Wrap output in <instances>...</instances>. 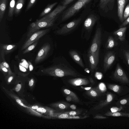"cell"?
<instances>
[{"label": "cell", "mask_w": 129, "mask_h": 129, "mask_svg": "<svg viewBox=\"0 0 129 129\" xmlns=\"http://www.w3.org/2000/svg\"><path fill=\"white\" fill-rule=\"evenodd\" d=\"M92 0H78L63 13L62 18L63 21L67 20L74 15Z\"/></svg>", "instance_id": "obj_1"}, {"label": "cell", "mask_w": 129, "mask_h": 129, "mask_svg": "<svg viewBox=\"0 0 129 129\" xmlns=\"http://www.w3.org/2000/svg\"><path fill=\"white\" fill-rule=\"evenodd\" d=\"M55 19H41L35 23H32L30 26L27 35L29 37L33 33L42 28L53 26Z\"/></svg>", "instance_id": "obj_2"}, {"label": "cell", "mask_w": 129, "mask_h": 129, "mask_svg": "<svg viewBox=\"0 0 129 129\" xmlns=\"http://www.w3.org/2000/svg\"><path fill=\"white\" fill-rule=\"evenodd\" d=\"M102 31L101 28L98 27L93 38L88 53L99 55L101 43Z\"/></svg>", "instance_id": "obj_3"}, {"label": "cell", "mask_w": 129, "mask_h": 129, "mask_svg": "<svg viewBox=\"0 0 129 129\" xmlns=\"http://www.w3.org/2000/svg\"><path fill=\"white\" fill-rule=\"evenodd\" d=\"M82 21V18L74 20L64 25L56 31V33L58 35H64L70 33L75 29Z\"/></svg>", "instance_id": "obj_4"}, {"label": "cell", "mask_w": 129, "mask_h": 129, "mask_svg": "<svg viewBox=\"0 0 129 129\" xmlns=\"http://www.w3.org/2000/svg\"><path fill=\"white\" fill-rule=\"evenodd\" d=\"M67 67L64 65H59L52 66L43 70L54 73L57 76L61 77L64 76L65 73H73L71 69Z\"/></svg>", "instance_id": "obj_5"}, {"label": "cell", "mask_w": 129, "mask_h": 129, "mask_svg": "<svg viewBox=\"0 0 129 129\" xmlns=\"http://www.w3.org/2000/svg\"><path fill=\"white\" fill-rule=\"evenodd\" d=\"M49 31V29H47L37 31L33 33L24 44L22 47L21 50H23L26 49L29 46L45 35Z\"/></svg>", "instance_id": "obj_6"}, {"label": "cell", "mask_w": 129, "mask_h": 129, "mask_svg": "<svg viewBox=\"0 0 129 129\" xmlns=\"http://www.w3.org/2000/svg\"><path fill=\"white\" fill-rule=\"evenodd\" d=\"M50 44L47 43L44 44L39 51L35 59V63L37 64L43 61L47 57L50 50Z\"/></svg>", "instance_id": "obj_7"}, {"label": "cell", "mask_w": 129, "mask_h": 129, "mask_svg": "<svg viewBox=\"0 0 129 129\" xmlns=\"http://www.w3.org/2000/svg\"><path fill=\"white\" fill-rule=\"evenodd\" d=\"M113 76L116 80L123 83H129L128 77L118 64L117 65L116 70L113 74Z\"/></svg>", "instance_id": "obj_8"}, {"label": "cell", "mask_w": 129, "mask_h": 129, "mask_svg": "<svg viewBox=\"0 0 129 129\" xmlns=\"http://www.w3.org/2000/svg\"><path fill=\"white\" fill-rule=\"evenodd\" d=\"M98 20L97 17L91 14L86 20L84 23V28L86 31L90 33Z\"/></svg>", "instance_id": "obj_9"}, {"label": "cell", "mask_w": 129, "mask_h": 129, "mask_svg": "<svg viewBox=\"0 0 129 129\" xmlns=\"http://www.w3.org/2000/svg\"><path fill=\"white\" fill-rule=\"evenodd\" d=\"M115 59V54L112 52H109L106 54L104 61V68L105 71L111 67Z\"/></svg>", "instance_id": "obj_10"}, {"label": "cell", "mask_w": 129, "mask_h": 129, "mask_svg": "<svg viewBox=\"0 0 129 129\" xmlns=\"http://www.w3.org/2000/svg\"><path fill=\"white\" fill-rule=\"evenodd\" d=\"M67 5L59 6L51 13L47 15L41 19H55L59 14L60 13L67 7Z\"/></svg>", "instance_id": "obj_11"}, {"label": "cell", "mask_w": 129, "mask_h": 129, "mask_svg": "<svg viewBox=\"0 0 129 129\" xmlns=\"http://www.w3.org/2000/svg\"><path fill=\"white\" fill-rule=\"evenodd\" d=\"M90 66L91 70H94L97 67L99 62V55L88 53Z\"/></svg>", "instance_id": "obj_12"}, {"label": "cell", "mask_w": 129, "mask_h": 129, "mask_svg": "<svg viewBox=\"0 0 129 129\" xmlns=\"http://www.w3.org/2000/svg\"><path fill=\"white\" fill-rule=\"evenodd\" d=\"M126 2L127 0H117L118 16L122 23L124 21L123 17V10Z\"/></svg>", "instance_id": "obj_13"}, {"label": "cell", "mask_w": 129, "mask_h": 129, "mask_svg": "<svg viewBox=\"0 0 129 129\" xmlns=\"http://www.w3.org/2000/svg\"><path fill=\"white\" fill-rule=\"evenodd\" d=\"M115 0H100V6L101 8L105 9L107 7L109 10L112 9Z\"/></svg>", "instance_id": "obj_14"}, {"label": "cell", "mask_w": 129, "mask_h": 129, "mask_svg": "<svg viewBox=\"0 0 129 129\" xmlns=\"http://www.w3.org/2000/svg\"><path fill=\"white\" fill-rule=\"evenodd\" d=\"M69 54L79 66L83 68L84 67L82 59L77 52L75 51H71L69 52Z\"/></svg>", "instance_id": "obj_15"}, {"label": "cell", "mask_w": 129, "mask_h": 129, "mask_svg": "<svg viewBox=\"0 0 129 129\" xmlns=\"http://www.w3.org/2000/svg\"><path fill=\"white\" fill-rule=\"evenodd\" d=\"M127 29L126 27L120 28L115 31L113 34L121 41H123L125 39V33Z\"/></svg>", "instance_id": "obj_16"}, {"label": "cell", "mask_w": 129, "mask_h": 129, "mask_svg": "<svg viewBox=\"0 0 129 129\" xmlns=\"http://www.w3.org/2000/svg\"><path fill=\"white\" fill-rule=\"evenodd\" d=\"M7 0H2L0 3V22H1L3 18L7 5Z\"/></svg>", "instance_id": "obj_17"}, {"label": "cell", "mask_w": 129, "mask_h": 129, "mask_svg": "<svg viewBox=\"0 0 129 129\" xmlns=\"http://www.w3.org/2000/svg\"><path fill=\"white\" fill-rule=\"evenodd\" d=\"M24 0H18L14 9V12L16 14H18L20 12L24 4Z\"/></svg>", "instance_id": "obj_18"}, {"label": "cell", "mask_w": 129, "mask_h": 129, "mask_svg": "<svg viewBox=\"0 0 129 129\" xmlns=\"http://www.w3.org/2000/svg\"><path fill=\"white\" fill-rule=\"evenodd\" d=\"M107 116L112 117H129V113L117 112L112 113L109 112L106 114Z\"/></svg>", "instance_id": "obj_19"}, {"label": "cell", "mask_w": 129, "mask_h": 129, "mask_svg": "<svg viewBox=\"0 0 129 129\" xmlns=\"http://www.w3.org/2000/svg\"><path fill=\"white\" fill-rule=\"evenodd\" d=\"M115 42L112 36H109L106 43V47L107 49H111L115 46Z\"/></svg>", "instance_id": "obj_20"}, {"label": "cell", "mask_w": 129, "mask_h": 129, "mask_svg": "<svg viewBox=\"0 0 129 129\" xmlns=\"http://www.w3.org/2000/svg\"><path fill=\"white\" fill-rule=\"evenodd\" d=\"M16 0H11L9 5L8 15L10 17L13 16L15 8Z\"/></svg>", "instance_id": "obj_21"}, {"label": "cell", "mask_w": 129, "mask_h": 129, "mask_svg": "<svg viewBox=\"0 0 129 129\" xmlns=\"http://www.w3.org/2000/svg\"><path fill=\"white\" fill-rule=\"evenodd\" d=\"M57 4V2H55L49 5L41 13L40 17H43L50 12L53 8L56 6Z\"/></svg>", "instance_id": "obj_22"}, {"label": "cell", "mask_w": 129, "mask_h": 129, "mask_svg": "<svg viewBox=\"0 0 129 129\" xmlns=\"http://www.w3.org/2000/svg\"><path fill=\"white\" fill-rule=\"evenodd\" d=\"M16 46L12 45H4L2 47V48L6 52L9 53L13 50Z\"/></svg>", "instance_id": "obj_23"}, {"label": "cell", "mask_w": 129, "mask_h": 129, "mask_svg": "<svg viewBox=\"0 0 129 129\" xmlns=\"http://www.w3.org/2000/svg\"><path fill=\"white\" fill-rule=\"evenodd\" d=\"M38 40L28 47L23 52V53L26 54L33 50L36 46L38 42Z\"/></svg>", "instance_id": "obj_24"}, {"label": "cell", "mask_w": 129, "mask_h": 129, "mask_svg": "<svg viewBox=\"0 0 129 129\" xmlns=\"http://www.w3.org/2000/svg\"><path fill=\"white\" fill-rule=\"evenodd\" d=\"M108 87L109 89L116 93L118 92L120 90V86L117 85H109Z\"/></svg>", "instance_id": "obj_25"}, {"label": "cell", "mask_w": 129, "mask_h": 129, "mask_svg": "<svg viewBox=\"0 0 129 129\" xmlns=\"http://www.w3.org/2000/svg\"><path fill=\"white\" fill-rule=\"evenodd\" d=\"M129 17V3L126 7L123 13V17L124 20H125Z\"/></svg>", "instance_id": "obj_26"}, {"label": "cell", "mask_w": 129, "mask_h": 129, "mask_svg": "<svg viewBox=\"0 0 129 129\" xmlns=\"http://www.w3.org/2000/svg\"><path fill=\"white\" fill-rule=\"evenodd\" d=\"M122 109L123 107L121 106L120 108L114 107L111 108V112L114 113L120 111L122 110Z\"/></svg>", "instance_id": "obj_27"}, {"label": "cell", "mask_w": 129, "mask_h": 129, "mask_svg": "<svg viewBox=\"0 0 129 129\" xmlns=\"http://www.w3.org/2000/svg\"><path fill=\"white\" fill-rule=\"evenodd\" d=\"M36 0H30L28 4L26 11H27L30 8L33 6Z\"/></svg>", "instance_id": "obj_28"}, {"label": "cell", "mask_w": 129, "mask_h": 129, "mask_svg": "<svg viewBox=\"0 0 129 129\" xmlns=\"http://www.w3.org/2000/svg\"><path fill=\"white\" fill-rule=\"evenodd\" d=\"M129 24V17L123 22L120 27V28L125 27Z\"/></svg>", "instance_id": "obj_29"}, {"label": "cell", "mask_w": 129, "mask_h": 129, "mask_svg": "<svg viewBox=\"0 0 129 129\" xmlns=\"http://www.w3.org/2000/svg\"><path fill=\"white\" fill-rule=\"evenodd\" d=\"M100 90L103 92H105L107 90L106 85L103 83L100 84Z\"/></svg>", "instance_id": "obj_30"}, {"label": "cell", "mask_w": 129, "mask_h": 129, "mask_svg": "<svg viewBox=\"0 0 129 129\" xmlns=\"http://www.w3.org/2000/svg\"><path fill=\"white\" fill-rule=\"evenodd\" d=\"M123 53L129 65V51H125L123 52Z\"/></svg>", "instance_id": "obj_31"}, {"label": "cell", "mask_w": 129, "mask_h": 129, "mask_svg": "<svg viewBox=\"0 0 129 129\" xmlns=\"http://www.w3.org/2000/svg\"><path fill=\"white\" fill-rule=\"evenodd\" d=\"M75 0H63L62 4L64 6L68 5Z\"/></svg>", "instance_id": "obj_32"}, {"label": "cell", "mask_w": 129, "mask_h": 129, "mask_svg": "<svg viewBox=\"0 0 129 129\" xmlns=\"http://www.w3.org/2000/svg\"><path fill=\"white\" fill-rule=\"evenodd\" d=\"M1 63L3 65L7 68L8 71L10 72L11 71L8 64L5 61H4Z\"/></svg>", "instance_id": "obj_33"}, {"label": "cell", "mask_w": 129, "mask_h": 129, "mask_svg": "<svg viewBox=\"0 0 129 129\" xmlns=\"http://www.w3.org/2000/svg\"><path fill=\"white\" fill-rule=\"evenodd\" d=\"M37 111L42 113H44L46 112V111L45 109L41 107L38 108L37 109Z\"/></svg>", "instance_id": "obj_34"}, {"label": "cell", "mask_w": 129, "mask_h": 129, "mask_svg": "<svg viewBox=\"0 0 129 129\" xmlns=\"http://www.w3.org/2000/svg\"><path fill=\"white\" fill-rule=\"evenodd\" d=\"M0 68L4 72H7L8 71L7 68L3 65L1 63L0 64Z\"/></svg>", "instance_id": "obj_35"}, {"label": "cell", "mask_w": 129, "mask_h": 129, "mask_svg": "<svg viewBox=\"0 0 129 129\" xmlns=\"http://www.w3.org/2000/svg\"><path fill=\"white\" fill-rule=\"evenodd\" d=\"M21 88V84H18L16 88V90L17 92H18L20 90Z\"/></svg>", "instance_id": "obj_36"}, {"label": "cell", "mask_w": 129, "mask_h": 129, "mask_svg": "<svg viewBox=\"0 0 129 129\" xmlns=\"http://www.w3.org/2000/svg\"><path fill=\"white\" fill-rule=\"evenodd\" d=\"M96 76L98 79H100L102 77V73L98 72L96 74Z\"/></svg>", "instance_id": "obj_37"}, {"label": "cell", "mask_w": 129, "mask_h": 129, "mask_svg": "<svg viewBox=\"0 0 129 129\" xmlns=\"http://www.w3.org/2000/svg\"><path fill=\"white\" fill-rule=\"evenodd\" d=\"M68 116L66 114H64L60 115L59 117L61 118H68Z\"/></svg>", "instance_id": "obj_38"}, {"label": "cell", "mask_w": 129, "mask_h": 129, "mask_svg": "<svg viewBox=\"0 0 129 129\" xmlns=\"http://www.w3.org/2000/svg\"><path fill=\"white\" fill-rule=\"evenodd\" d=\"M127 101L126 99H123L121 101L120 103L122 105H124L127 103Z\"/></svg>", "instance_id": "obj_39"}, {"label": "cell", "mask_w": 129, "mask_h": 129, "mask_svg": "<svg viewBox=\"0 0 129 129\" xmlns=\"http://www.w3.org/2000/svg\"><path fill=\"white\" fill-rule=\"evenodd\" d=\"M28 63L29 64V70L30 71H32L33 70V65H32L31 63L29 61Z\"/></svg>", "instance_id": "obj_40"}, {"label": "cell", "mask_w": 129, "mask_h": 129, "mask_svg": "<svg viewBox=\"0 0 129 129\" xmlns=\"http://www.w3.org/2000/svg\"><path fill=\"white\" fill-rule=\"evenodd\" d=\"M16 101L20 105L22 106H23V104L20 100H19V99H17L16 100Z\"/></svg>", "instance_id": "obj_41"}, {"label": "cell", "mask_w": 129, "mask_h": 129, "mask_svg": "<svg viewBox=\"0 0 129 129\" xmlns=\"http://www.w3.org/2000/svg\"><path fill=\"white\" fill-rule=\"evenodd\" d=\"M91 95L94 97H95L97 95V93L95 91H92L91 92Z\"/></svg>", "instance_id": "obj_42"}, {"label": "cell", "mask_w": 129, "mask_h": 129, "mask_svg": "<svg viewBox=\"0 0 129 129\" xmlns=\"http://www.w3.org/2000/svg\"><path fill=\"white\" fill-rule=\"evenodd\" d=\"M34 83V80L33 79H31L29 81V86L30 87L32 86Z\"/></svg>", "instance_id": "obj_43"}, {"label": "cell", "mask_w": 129, "mask_h": 129, "mask_svg": "<svg viewBox=\"0 0 129 129\" xmlns=\"http://www.w3.org/2000/svg\"><path fill=\"white\" fill-rule=\"evenodd\" d=\"M59 108L61 109H64L66 107L65 106L62 104H59Z\"/></svg>", "instance_id": "obj_44"}, {"label": "cell", "mask_w": 129, "mask_h": 129, "mask_svg": "<svg viewBox=\"0 0 129 129\" xmlns=\"http://www.w3.org/2000/svg\"><path fill=\"white\" fill-rule=\"evenodd\" d=\"M64 93L67 94H69L70 93V91L68 90H67V89H65V90H64Z\"/></svg>", "instance_id": "obj_45"}, {"label": "cell", "mask_w": 129, "mask_h": 129, "mask_svg": "<svg viewBox=\"0 0 129 129\" xmlns=\"http://www.w3.org/2000/svg\"><path fill=\"white\" fill-rule=\"evenodd\" d=\"M76 112L74 111H72L70 112V113H69V114H70V115H76Z\"/></svg>", "instance_id": "obj_46"}, {"label": "cell", "mask_w": 129, "mask_h": 129, "mask_svg": "<svg viewBox=\"0 0 129 129\" xmlns=\"http://www.w3.org/2000/svg\"><path fill=\"white\" fill-rule=\"evenodd\" d=\"M66 100L70 102L71 101L72 99L70 96L67 97L66 98Z\"/></svg>", "instance_id": "obj_47"}, {"label": "cell", "mask_w": 129, "mask_h": 129, "mask_svg": "<svg viewBox=\"0 0 129 129\" xmlns=\"http://www.w3.org/2000/svg\"><path fill=\"white\" fill-rule=\"evenodd\" d=\"M81 82L82 81L81 80H78L76 81L75 83L77 85H80Z\"/></svg>", "instance_id": "obj_48"}, {"label": "cell", "mask_w": 129, "mask_h": 129, "mask_svg": "<svg viewBox=\"0 0 129 129\" xmlns=\"http://www.w3.org/2000/svg\"><path fill=\"white\" fill-rule=\"evenodd\" d=\"M70 107L71 108L73 109V110H75L76 108V106L74 105H72L70 106Z\"/></svg>", "instance_id": "obj_49"}, {"label": "cell", "mask_w": 129, "mask_h": 129, "mask_svg": "<svg viewBox=\"0 0 129 129\" xmlns=\"http://www.w3.org/2000/svg\"><path fill=\"white\" fill-rule=\"evenodd\" d=\"M13 77L12 76H11L8 79V82H11V81L13 79Z\"/></svg>", "instance_id": "obj_50"}, {"label": "cell", "mask_w": 129, "mask_h": 129, "mask_svg": "<svg viewBox=\"0 0 129 129\" xmlns=\"http://www.w3.org/2000/svg\"><path fill=\"white\" fill-rule=\"evenodd\" d=\"M38 108V107L37 106H33L32 107V108L34 110L37 109Z\"/></svg>", "instance_id": "obj_51"}, {"label": "cell", "mask_w": 129, "mask_h": 129, "mask_svg": "<svg viewBox=\"0 0 129 129\" xmlns=\"http://www.w3.org/2000/svg\"><path fill=\"white\" fill-rule=\"evenodd\" d=\"M91 88V87H89V88H85V90H90V89Z\"/></svg>", "instance_id": "obj_52"}, {"label": "cell", "mask_w": 129, "mask_h": 129, "mask_svg": "<svg viewBox=\"0 0 129 129\" xmlns=\"http://www.w3.org/2000/svg\"><path fill=\"white\" fill-rule=\"evenodd\" d=\"M73 118L75 119H78L80 118V117H74Z\"/></svg>", "instance_id": "obj_53"}, {"label": "cell", "mask_w": 129, "mask_h": 129, "mask_svg": "<svg viewBox=\"0 0 129 129\" xmlns=\"http://www.w3.org/2000/svg\"><path fill=\"white\" fill-rule=\"evenodd\" d=\"M86 71L87 73H89V70H87Z\"/></svg>", "instance_id": "obj_54"}, {"label": "cell", "mask_w": 129, "mask_h": 129, "mask_svg": "<svg viewBox=\"0 0 129 129\" xmlns=\"http://www.w3.org/2000/svg\"><path fill=\"white\" fill-rule=\"evenodd\" d=\"M2 1V0H0V3Z\"/></svg>", "instance_id": "obj_55"}]
</instances>
